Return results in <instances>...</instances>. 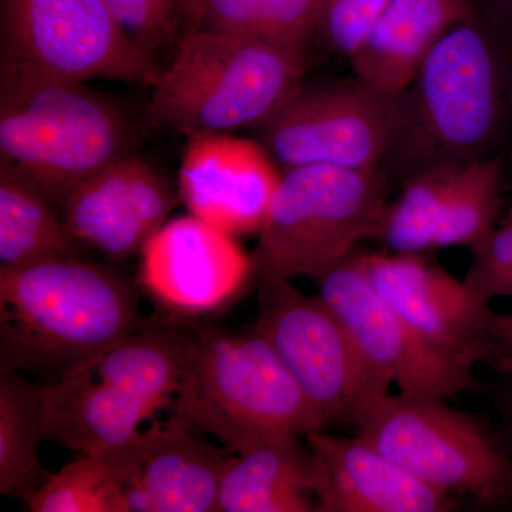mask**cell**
<instances>
[{"mask_svg":"<svg viewBox=\"0 0 512 512\" xmlns=\"http://www.w3.org/2000/svg\"><path fill=\"white\" fill-rule=\"evenodd\" d=\"M306 69V47L200 26L160 70L150 119L187 137L258 127L301 86Z\"/></svg>","mask_w":512,"mask_h":512,"instance_id":"277c9868","label":"cell"},{"mask_svg":"<svg viewBox=\"0 0 512 512\" xmlns=\"http://www.w3.org/2000/svg\"><path fill=\"white\" fill-rule=\"evenodd\" d=\"M394 117V96L355 76L301 84L256 128L259 143L281 171L302 165L382 171Z\"/></svg>","mask_w":512,"mask_h":512,"instance_id":"30bf717a","label":"cell"},{"mask_svg":"<svg viewBox=\"0 0 512 512\" xmlns=\"http://www.w3.org/2000/svg\"><path fill=\"white\" fill-rule=\"evenodd\" d=\"M140 255L138 282L177 315L221 309L255 275L254 258L234 235L192 214L165 222Z\"/></svg>","mask_w":512,"mask_h":512,"instance_id":"5bb4252c","label":"cell"},{"mask_svg":"<svg viewBox=\"0 0 512 512\" xmlns=\"http://www.w3.org/2000/svg\"><path fill=\"white\" fill-rule=\"evenodd\" d=\"M471 249L466 285L485 302L512 299V207L501 214L493 231Z\"/></svg>","mask_w":512,"mask_h":512,"instance_id":"4316f807","label":"cell"},{"mask_svg":"<svg viewBox=\"0 0 512 512\" xmlns=\"http://www.w3.org/2000/svg\"><path fill=\"white\" fill-rule=\"evenodd\" d=\"M512 143V133L510 140H508V144ZM507 144V146H508ZM504 158H505V188H507V185H512V151H504Z\"/></svg>","mask_w":512,"mask_h":512,"instance_id":"d6a6232c","label":"cell"},{"mask_svg":"<svg viewBox=\"0 0 512 512\" xmlns=\"http://www.w3.org/2000/svg\"><path fill=\"white\" fill-rule=\"evenodd\" d=\"M32 512H124L111 453L80 454L25 501Z\"/></svg>","mask_w":512,"mask_h":512,"instance_id":"484cf974","label":"cell"},{"mask_svg":"<svg viewBox=\"0 0 512 512\" xmlns=\"http://www.w3.org/2000/svg\"><path fill=\"white\" fill-rule=\"evenodd\" d=\"M43 440L40 382L0 372V494L26 501L49 481L39 456Z\"/></svg>","mask_w":512,"mask_h":512,"instance_id":"7402d4cb","label":"cell"},{"mask_svg":"<svg viewBox=\"0 0 512 512\" xmlns=\"http://www.w3.org/2000/svg\"><path fill=\"white\" fill-rule=\"evenodd\" d=\"M180 6L192 22L200 25L202 0H180Z\"/></svg>","mask_w":512,"mask_h":512,"instance_id":"1f68e13d","label":"cell"},{"mask_svg":"<svg viewBox=\"0 0 512 512\" xmlns=\"http://www.w3.org/2000/svg\"><path fill=\"white\" fill-rule=\"evenodd\" d=\"M77 237L55 202L13 165L0 163V269L59 258H84Z\"/></svg>","mask_w":512,"mask_h":512,"instance_id":"44dd1931","label":"cell"},{"mask_svg":"<svg viewBox=\"0 0 512 512\" xmlns=\"http://www.w3.org/2000/svg\"><path fill=\"white\" fill-rule=\"evenodd\" d=\"M143 323L136 289L107 266L59 258L0 269V372L59 379Z\"/></svg>","mask_w":512,"mask_h":512,"instance_id":"7a4b0ae2","label":"cell"},{"mask_svg":"<svg viewBox=\"0 0 512 512\" xmlns=\"http://www.w3.org/2000/svg\"><path fill=\"white\" fill-rule=\"evenodd\" d=\"M315 454L299 436H275L232 453L218 493L221 512H318Z\"/></svg>","mask_w":512,"mask_h":512,"instance_id":"ffe728a7","label":"cell"},{"mask_svg":"<svg viewBox=\"0 0 512 512\" xmlns=\"http://www.w3.org/2000/svg\"><path fill=\"white\" fill-rule=\"evenodd\" d=\"M110 453L119 470L124 512L217 511L232 457L174 412Z\"/></svg>","mask_w":512,"mask_h":512,"instance_id":"4fadbf2b","label":"cell"},{"mask_svg":"<svg viewBox=\"0 0 512 512\" xmlns=\"http://www.w3.org/2000/svg\"><path fill=\"white\" fill-rule=\"evenodd\" d=\"M320 0H202L200 26L306 47L318 33Z\"/></svg>","mask_w":512,"mask_h":512,"instance_id":"cb8c5ba5","label":"cell"},{"mask_svg":"<svg viewBox=\"0 0 512 512\" xmlns=\"http://www.w3.org/2000/svg\"><path fill=\"white\" fill-rule=\"evenodd\" d=\"M384 301L441 356L473 370L500 360L501 313L423 255L359 252Z\"/></svg>","mask_w":512,"mask_h":512,"instance_id":"7c38bea8","label":"cell"},{"mask_svg":"<svg viewBox=\"0 0 512 512\" xmlns=\"http://www.w3.org/2000/svg\"><path fill=\"white\" fill-rule=\"evenodd\" d=\"M474 15V0H390L349 57L353 72L380 92L399 94L441 36Z\"/></svg>","mask_w":512,"mask_h":512,"instance_id":"d6986e66","label":"cell"},{"mask_svg":"<svg viewBox=\"0 0 512 512\" xmlns=\"http://www.w3.org/2000/svg\"><path fill=\"white\" fill-rule=\"evenodd\" d=\"M323 299L348 329L367 365L400 393L448 399L477 390L471 369L436 352L370 282L359 252L316 279Z\"/></svg>","mask_w":512,"mask_h":512,"instance_id":"8fae6325","label":"cell"},{"mask_svg":"<svg viewBox=\"0 0 512 512\" xmlns=\"http://www.w3.org/2000/svg\"><path fill=\"white\" fill-rule=\"evenodd\" d=\"M500 342V360L495 372L512 379V309L510 312L501 313Z\"/></svg>","mask_w":512,"mask_h":512,"instance_id":"4dcf8cb0","label":"cell"},{"mask_svg":"<svg viewBox=\"0 0 512 512\" xmlns=\"http://www.w3.org/2000/svg\"><path fill=\"white\" fill-rule=\"evenodd\" d=\"M173 412L229 453L275 436L326 429L325 420L261 335L190 333Z\"/></svg>","mask_w":512,"mask_h":512,"instance_id":"5b68a950","label":"cell"},{"mask_svg":"<svg viewBox=\"0 0 512 512\" xmlns=\"http://www.w3.org/2000/svg\"><path fill=\"white\" fill-rule=\"evenodd\" d=\"M167 177L130 153L84 181L60 205L74 234L111 259L141 254L177 204Z\"/></svg>","mask_w":512,"mask_h":512,"instance_id":"2e32d148","label":"cell"},{"mask_svg":"<svg viewBox=\"0 0 512 512\" xmlns=\"http://www.w3.org/2000/svg\"><path fill=\"white\" fill-rule=\"evenodd\" d=\"M356 436L424 483L477 507L512 504V456L503 439L444 399L384 394L352 424Z\"/></svg>","mask_w":512,"mask_h":512,"instance_id":"52a82bcc","label":"cell"},{"mask_svg":"<svg viewBox=\"0 0 512 512\" xmlns=\"http://www.w3.org/2000/svg\"><path fill=\"white\" fill-rule=\"evenodd\" d=\"M319 470L318 512H448L456 498L424 483L360 437L308 434Z\"/></svg>","mask_w":512,"mask_h":512,"instance_id":"e0dca14e","label":"cell"},{"mask_svg":"<svg viewBox=\"0 0 512 512\" xmlns=\"http://www.w3.org/2000/svg\"><path fill=\"white\" fill-rule=\"evenodd\" d=\"M392 183L380 171L302 165L282 171L259 245L255 275L316 281L376 238Z\"/></svg>","mask_w":512,"mask_h":512,"instance_id":"8992f818","label":"cell"},{"mask_svg":"<svg viewBox=\"0 0 512 512\" xmlns=\"http://www.w3.org/2000/svg\"><path fill=\"white\" fill-rule=\"evenodd\" d=\"M130 146L123 111L84 82L2 63L0 156L57 207Z\"/></svg>","mask_w":512,"mask_h":512,"instance_id":"3957f363","label":"cell"},{"mask_svg":"<svg viewBox=\"0 0 512 512\" xmlns=\"http://www.w3.org/2000/svg\"><path fill=\"white\" fill-rule=\"evenodd\" d=\"M458 168H433L402 184V194L387 205L377 237L392 254L433 251L451 181Z\"/></svg>","mask_w":512,"mask_h":512,"instance_id":"d4e9b609","label":"cell"},{"mask_svg":"<svg viewBox=\"0 0 512 512\" xmlns=\"http://www.w3.org/2000/svg\"><path fill=\"white\" fill-rule=\"evenodd\" d=\"M504 443L508 450H510L512 456V400L507 414V439L504 440Z\"/></svg>","mask_w":512,"mask_h":512,"instance_id":"836d02e7","label":"cell"},{"mask_svg":"<svg viewBox=\"0 0 512 512\" xmlns=\"http://www.w3.org/2000/svg\"><path fill=\"white\" fill-rule=\"evenodd\" d=\"M477 15L512 50V0H474Z\"/></svg>","mask_w":512,"mask_h":512,"instance_id":"f546056e","label":"cell"},{"mask_svg":"<svg viewBox=\"0 0 512 512\" xmlns=\"http://www.w3.org/2000/svg\"><path fill=\"white\" fill-rule=\"evenodd\" d=\"M394 104L380 171L390 183L498 156L512 133V50L476 12L441 36Z\"/></svg>","mask_w":512,"mask_h":512,"instance_id":"6da1fadb","label":"cell"},{"mask_svg":"<svg viewBox=\"0 0 512 512\" xmlns=\"http://www.w3.org/2000/svg\"><path fill=\"white\" fill-rule=\"evenodd\" d=\"M259 141L231 133L188 137L180 200L194 217L234 235L259 234L282 171Z\"/></svg>","mask_w":512,"mask_h":512,"instance_id":"9a60e30c","label":"cell"},{"mask_svg":"<svg viewBox=\"0 0 512 512\" xmlns=\"http://www.w3.org/2000/svg\"><path fill=\"white\" fill-rule=\"evenodd\" d=\"M46 440L79 454L119 450L157 413L151 404L89 367L40 383Z\"/></svg>","mask_w":512,"mask_h":512,"instance_id":"ac0fdd59","label":"cell"},{"mask_svg":"<svg viewBox=\"0 0 512 512\" xmlns=\"http://www.w3.org/2000/svg\"><path fill=\"white\" fill-rule=\"evenodd\" d=\"M390 0H320L318 33L330 49L349 57L362 45Z\"/></svg>","mask_w":512,"mask_h":512,"instance_id":"83f0119b","label":"cell"},{"mask_svg":"<svg viewBox=\"0 0 512 512\" xmlns=\"http://www.w3.org/2000/svg\"><path fill=\"white\" fill-rule=\"evenodd\" d=\"M504 153L458 168L451 181L434 249L473 248L503 214Z\"/></svg>","mask_w":512,"mask_h":512,"instance_id":"603a6c76","label":"cell"},{"mask_svg":"<svg viewBox=\"0 0 512 512\" xmlns=\"http://www.w3.org/2000/svg\"><path fill=\"white\" fill-rule=\"evenodd\" d=\"M259 315L252 330L272 346L326 426L348 423L389 393L357 349L342 320L320 295L299 291L291 279L258 276Z\"/></svg>","mask_w":512,"mask_h":512,"instance_id":"ba28073f","label":"cell"},{"mask_svg":"<svg viewBox=\"0 0 512 512\" xmlns=\"http://www.w3.org/2000/svg\"><path fill=\"white\" fill-rule=\"evenodd\" d=\"M106 3L121 28L150 52L170 33L175 5H180V0H106Z\"/></svg>","mask_w":512,"mask_h":512,"instance_id":"f1b7e54d","label":"cell"},{"mask_svg":"<svg viewBox=\"0 0 512 512\" xmlns=\"http://www.w3.org/2000/svg\"><path fill=\"white\" fill-rule=\"evenodd\" d=\"M2 63L76 82L151 86L161 70L106 0H2Z\"/></svg>","mask_w":512,"mask_h":512,"instance_id":"9c48e42d","label":"cell"}]
</instances>
